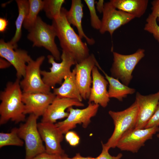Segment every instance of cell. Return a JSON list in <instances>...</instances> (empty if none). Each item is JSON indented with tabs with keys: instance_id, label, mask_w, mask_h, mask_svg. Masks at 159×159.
I'll return each instance as SVG.
<instances>
[{
	"instance_id": "31",
	"label": "cell",
	"mask_w": 159,
	"mask_h": 159,
	"mask_svg": "<svg viewBox=\"0 0 159 159\" xmlns=\"http://www.w3.org/2000/svg\"><path fill=\"white\" fill-rule=\"evenodd\" d=\"M159 126V102L155 111L150 120L148 121L144 128Z\"/></svg>"
},
{
	"instance_id": "24",
	"label": "cell",
	"mask_w": 159,
	"mask_h": 159,
	"mask_svg": "<svg viewBox=\"0 0 159 159\" xmlns=\"http://www.w3.org/2000/svg\"><path fill=\"white\" fill-rule=\"evenodd\" d=\"M29 7L27 14L23 24V27L29 31L34 25L39 11L43 9V1L29 0Z\"/></svg>"
},
{
	"instance_id": "1",
	"label": "cell",
	"mask_w": 159,
	"mask_h": 159,
	"mask_svg": "<svg viewBox=\"0 0 159 159\" xmlns=\"http://www.w3.org/2000/svg\"><path fill=\"white\" fill-rule=\"evenodd\" d=\"M66 10L62 7L60 16L52 20V25L62 50L71 54L77 63L89 56V50L87 44L82 40L67 21L66 17Z\"/></svg>"
},
{
	"instance_id": "3",
	"label": "cell",
	"mask_w": 159,
	"mask_h": 159,
	"mask_svg": "<svg viewBox=\"0 0 159 159\" xmlns=\"http://www.w3.org/2000/svg\"><path fill=\"white\" fill-rule=\"evenodd\" d=\"M138 112V107L135 101L130 107L122 111H109L113 121L114 129L107 143H104L105 146L109 149L116 147L121 138L127 132L135 128Z\"/></svg>"
},
{
	"instance_id": "29",
	"label": "cell",
	"mask_w": 159,
	"mask_h": 159,
	"mask_svg": "<svg viewBox=\"0 0 159 159\" xmlns=\"http://www.w3.org/2000/svg\"><path fill=\"white\" fill-rule=\"evenodd\" d=\"M102 150L101 153L95 159H120L122 157L121 153H119L116 156H112L109 153V149L105 146L101 142Z\"/></svg>"
},
{
	"instance_id": "18",
	"label": "cell",
	"mask_w": 159,
	"mask_h": 159,
	"mask_svg": "<svg viewBox=\"0 0 159 159\" xmlns=\"http://www.w3.org/2000/svg\"><path fill=\"white\" fill-rule=\"evenodd\" d=\"M95 66L92 71V86L88 103H93L102 107H106L110 100L107 88L108 82L100 72Z\"/></svg>"
},
{
	"instance_id": "23",
	"label": "cell",
	"mask_w": 159,
	"mask_h": 159,
	"mask_svg": "<svg viewBox=\"0 0 159 159\" xmlns=\"http://www.w3.org/2000/svg\"><path fill=\"white\" fill-rule=\"evenodd\" d=\"M19 14L15 21L16 30L14 35L9 42L15 49H17V42L21 35V27L27 14L29 7L28 0H16Z\"/></svg>"
},
{
	"instance_id": "27",
	"label": "cell",
	"mask_w": 159,
	"mask_h": 159,
	"mask_svg": "<svg viewBox=\"0 0 159 159\" xmlns=\"http://www.w3.org/2000/svg\"><path fill=\"white\" fill-rule=\"evenodd\" d=\"M84 1L89 10L91 26L95 29L100 30L101 26V21L96 13L95 1L94 0H85Z\"/></svg>"
},
{
	"instance_id": "35",
	"label": "cell",
	"mask_w": 159,
	"mask_h": 159,
	"mask_svg": "<svg viewBox=\"0 0 159 159\" xmlns=\"http://www.w3.org/2000/svg\"><path fill=\"white\" fill-rule=\"evenodd\" d=\"M8 24V21L4 18H0V32H4L6 30L7 26Z\"/></svg>"
},
{
	"instance_id": "10",
	"label": "cell",
	"mask_w": 159,
	"mask_h": 159,
	"mask_svg": "<svg viewBox=\"0 0 159 159\" xmlns=\"http://www.w3.org/2000/svg\"><path fill=\"white\" fill-rule=\"evenodd\" d=\"M159 131V126L143 129H132L125 133L118 142L116 147L122 151L137 153L145 142L151 139Z\"/></svg>"
},
{
	"instance_id": "11",
	"label": "cell",
	"mask_w": 159,
	"mask_h": 159,
	"mask_svg": "<svg viewBox=\"0 0 159 159\" xmlns=\"http://www.w3.org/2000/svg\"><path fill=\"white\" fill-rule=\"evenodd\" d=\"M102 13L100 32L103 34L108 32L111 36L115 30L135 18L132 15L117 9L110 1L105 3Z\"/></svg>"
},
{
	"instance_id": "37",
	"label": "cell",
	"mask_w": 159,
	"mask_h": 159,
	"mask_svg": "<svg viewBox=\"0 0 159 159\" xmlns=\"http://www.w3.org/2000/svg\"><path fill=\"white\" fill-rule=\"evenodd\" d=\"M11 65L10 63L4 58H0V68L4 69L9 67Z\"/></svg>"
},
{
	"instance_id": "4",
	"label": "cell",
	"mask_w": 159,
	"mask_h": 159,
	"mask_svg": "<svg viewBox=\"0 0 159 159\" xmlns=\"http://www.w3.org/2000/svg\"><path fill=\"white\" fill-rule=\"evenodd\" d=\"M38 117L30 114L25 122L18 128V135L25 144V159H32L45 152V147L38 130L37 121Z\"/></svg>"
},
{
	"instance_id": "12",
	"label": "cell",
	"mask_w": 159,
	"mask_h": 159,
	"mask_svg": "<svg viewBox=\"0 0 159 159\" xmlns=\"http://www.w3.org/2000/svg\"><path fill=\"white\" fill-rule=\"evenodd\" d=\"M99 64L93 54L75 65L76 84L83 99H88L90 96L92 77V70Z\"/></svg>"
},
{
	"instance_id": "21",
	"label": "cell",
	"mask_w": 159,
	"mask_h": 159,
	"mask_svg": "<svg viewBox=\"0 0 159 159\" xmlns=\"http://www.w3.org/2000/svg\"><path fill=\"white\" fill-rule=\"evenodd\" d=\"M110 1L117 9L140 18L145 13L148 0H111Z\"/></svg>"
},
{
	"instance_id": "28",
	"label": "cell",
	"mask_w": 159,
	"mask_h": 159,
	"mask_svg": "<svg viewBox=\"0 0 159 159\" xmlns=\"http://www.w3.org/2000/svg\"><path fill=\"white\" fill-rule=\"evenodd\" d=\"M157 21L156 17L150 14L146 19L144 29L152 34L154 38L159 43V25Z\"/></svg>"
},
{
	"instance_id": "36",
	"label": "cell",
	"mask_w": 159,
	"mask_h": 159,
	"mask_svg": "<svg viewBox=\"0 0 159 159\" xmlns=\"http://www.w3.org/2000/svg\"><path fill=\"white\" fill-rule=\"evenodd\" d=\"M96 4L95 7L97 11L100 13H102L104 6V1L99 0L95 2Z\"/></svg>"
},
{
	"instance_id": "2",
	"label": "cell",
	"mask_w": 159,
	"mask_h": 159,
	"mask_svg": "<svg viewBox=\"0 0 159 159\" xmlns=\"http://www.w3.org/2000/svg\"><path fill=\"white\" fill-rule=\"evenodd\" d=\"M20 81L17 79L14 82H8L4 89L0 92V125L10 120L16 123L26 120Z\"/></svg>"
},
{
	"instance_id": "15",
	"label": "cell",
	"mask_w": 159,
	"mask_h": 159,
	"mask_svg": "<svg viewBox=\"0 0 159 159\" xmlns=\"http://www.w3.org/2000/svg\"><path fill=\"white\" fill-rule=\"evenodd\" d=\"M135 101L138 105V112L135 128H144L153 116L159 102V90L146 95L137 92Z\"/></svg>"
},
{
	"instance_id": "8",
	"label": "cell",
	"mask_w": 159,
	"mask_h": 159,
	"mask_svg": "<svg viewBox=\"0 0 159 159\" xmlns=\"http://www.w3.org/2000/svg\"><path fill=\"white\" fill-rule=\"evenodd\" d=\"M45 59L42 56L35 60L32 59L27 64L25 74L20 81L23 93H42L48 94L51 92V88L46 84L41 78L40 67Z\"/></svg>"
},
{
	"instance_id": "34",
	"label": "cell",
	"mask_w": 159,
	"mask_h": 159,
	"mask_svg": "<svg viewBox=\"0 0 159 159\" xmlns=\"http://www.w3.org/2000/svg\"><path fill=\"white\" fill-rule=\"evenodd\" d=\"M61 159H95V158L90 157H83L79 153H76L74 156L72 158L69 157L65 154L61 156Z\"/></svg>"
},
{
	"instance_id": "22",
	"label": "cell",
	"mask_w": 159,
	"mask_h": 159,
	"mask_svg": "<svg viewBox=\"0 0 159 159\" xmlns=\"http://www.w3.org/2000/svg\"><path fill=\"white\" fill-rule=\"evenodd\" d=\"M97 67L102 72L108 82V91L110 98H115L119 101H122L128 95L132 94L135 92V89L128 87L121 82L118 79L108 75L99 65Z\"/></svg>"
},
{
	"instance_id": "14",
	"label": "cell",
	"mask_w": 159,
	"mask_h": 159,
	"mask_svg": "<svg viewBox=\"0 0 159 159\" xmlns=\"http://www.w3.org/2000/svg\"><path fill=\"white\" fill-rule=\"evenodd\" d=\"M39 131L45 144V152L61 156L64 153L61 143L63 134L55 123L40 122L37 124Z\"/></svg>"
},
{
	"instance_id": "25",
	"label": "cell",
	"mask_w": 159,
	"mask_h": 159,
	"mask_svg": "<svg viewBox=\"0 0 159 159\" xmlns=\"http://www.w3.org/2000/svg\"><path fill=\"white\" fill-rule=\"evenodd\" d=\"M18 128L15 127L9 133H0V148L8 145L22 146L23 140L19 136Z\"/></svg>"
},
{
	"instance_id": "7",
	"label": "cell",
	"mask_w": 159,
	"mask_h": 159,
	"mask_svg": "<svg viewBox=\"0 0 159 159\" xmlns=\"http://www.w3.org/2000/svg\"><path fill=\"white\" fill-rule=\"evenodd\" d=\"M47 57L52 67L49 68V71L41 70V74L44 82L51 88H54L56 85L62 84L65 77L71 72V67L75 65L77 62L71 54L64 50H62V61L60 63L56 62L52 55Z\"/></svg>"
},
{
	"instance_id": "6",
	"label": "cell",
	"mask_w": 159,
	"mask_h": 159,
	"mask_svg": "<svg viewBox=\"0 0 159 159\" xmlns=\"http://www.w3.org/2000/svg\"><path fill=\"white\" fill-rule=\"evenodd\" d=\"M145 52L142 49H139L134 53L128 55L113 52V62L110 69L111 76L128 86L133 77V71L144 57Z\"/></svg>"
},
{
	"instance_id": "20",
	"label": "cell",
	"mask_w": 159,
	"mask_h": 159,
	"mask_svg": "<svg viewBox=\"0 0 159 159\" xmlns=\"http://www.w3.org/2000/svg\"><path fill=\"white\" fill-rule=\"evenodd\" d=\"M76 72L74 67L72 71L65 77L60 87L53 88V93L56 97L74 99L82 102L83 99L76 82Z\"/></svg>"
},
{
	"instance_id": "5",
	"label": "cell",
	"mask_w": 159,
	"mask_h": 159,
	"mask_svg": "<svg viewBox=\"0 0 159 159\" xmlns=\"http://www.w3.org/2000/svg\"><path fill=\"white\" fill-rule=\"evenodd\" d=\"M28 31L27 38L33 42V47H44L55 60L60 59L61 55L55 42L56 33L52 25L47 24L38 16L34 25Z\"/></svg>"
},
{
	"instance_id": "38",
	"label": "cell",
	"mask_w": 159,
	"mask_h": 159,
	"mask_svg": "<svg viewBox=\"0 0 159 159\" xmlns=\"http://www.w3.org/2000/svg\"><path fill=\"white\" fill-rule=\"evenodd\" d=\"M157 136L158 138H159V133L157 135Z\"/></svg>"
},
{
	"instance_id": "13",
	"label": "cell",
	"mask_w": 159,
	"mask_h": 159,
	"mask_svg": "<svg viewBox=\"0 0 159 159\" xmlns=\"http://www.w3.org/2000/svg\"><path fill=\"white\" fill-rule=\"evenodd\" d=\"M0 56L9 62L16 71L17 78L20 80L25 75L26 64L32 59L27 52L24 50L15 49L9 42L0 41Z\"/></svg>"
},
{
	"instance_id": "9",
	"label": "cell",
	"mask_w": 159,
	"mask_h": 159,
	"mask_svg": "<svg viewBox=\"0 0 159 159\" xmlns=\"http://www.w3.org/2000/svg\"><path fill=\"white\" fill-rule=\"evenodd\" d=\"M88 104V106L84 109L69 107L67 109L69 114L66 119L55 123L63 134L76 127L78 124H82L84 128L88 127L91 118L96 115L100 106L93 103Z\"/></svg>"
},
{
	"instance_id": "26",
	"label": "cell",
	"mask_w": 159,
	"mask_h": 159,
	"mask_svg": "<svg viewBox=\"0 0 159 159\" xmlns=\"http://www.w3.org/2000/svg\"><path fill=\"white\" fill-rule=\"evenodd\" d=\"M43 9L47 17L52 20L60 15L62 6L64 0H44L43 1Z\"/></svg>"
},
{
	"instance_id": "30",
	"label": "cell",
	"mask_w": 159,
	"mask_h": 159,
	"mask_svg": "<svg viewBox=\"0 0 159 159\" xmlns=\"http://www.w3.org/2000/svg\"><path fill=\"white\" fill-rule=\"evenodd\" d=\"M65 134V140L71 146H75L79 144L80 138L75 132L70 130Z\"/></svg>"
},
{
	"instance_id": "16",
	"label": "cell",
	"mask_w": 159,
	"mask_h": 159,
	"mask_svg": "<svg viewBox=\"0 0 159 159\" xmlns=\"http://www.w3.org/2000/svg\"><path fill=\"white\" fill-rule=\"evenodd\" d=\"M73 106L82 107L84 104L76 99L56 96L46 110L42 116L41 122L55 124L57 120L67 118L69 113L65 110Z\"/></svg>"
},
{
	"instance_id": "32",
	"label": "cell",
	"mask_w": 159,
	"mask_h": 159,
	"mask_svg": "<svg viewBox=\"0 0 159 159\" xmlns=\"http://www.w3.org/2000/svg\"><path fill=\"white\" fill-rule=\"evenodd\" d=\"M152 12L150 14L156 17L159 21V0H154L151 2Z\"/></svg>"
},
{
	"instance_id": "33",
	"label": "cell",
	"mask_w": 159,
	"mask_h": 159,
	"mask_svg": "<svg viewBox=\"0 0 159 159\" xmlns=\"http://www.w3.org/2000/svg\"><path fill=\"white\" fill-rule=\"evenodd\" d=\"M32 159H61V156L48 154L45 152L40 154Z\"/></svg>"
},
{
	"instance_id": "19",
	"label": "cell",
	"mask_w": 159,
	"mask_h": 159,
	"mask_svg": "<svg viewBox=\"0 0 159 159\" xmlns=\"http://www.w3.org/2000/svg\"><path fill=\"white\" fill-rule=\"evenodd\" d=\"M83 4L81 0H72L70 9L66 10V17L68 23L75 26L77 30L78 35L82 39L84 38L87 43L90 45L95 43L94 39L88 37L85 33L82 26L83 17Z\"/></svg>"
},
{
	"instance_id": "17",
	"label": "cell",
	"mask_w": 159,
	"mask_h": 159,
	"mask_svg": "<svg viewBox=\"0 0 159 159\" xmlns=\"http://www.w3.org/2000/svg\"><path fill=\"white\" fill-rule=\"evenodd\" d=\"M56 96L53 93H23L22 100L24 105V114L42 116Z\"/></svg>"
}]
</instances>
